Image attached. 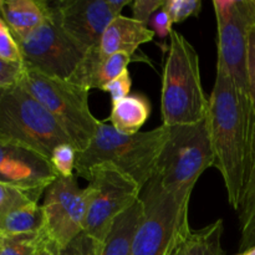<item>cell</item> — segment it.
Instances as JSON below:
<instances>
[{
  "mask_svg": "<svg viewBox=\"0 0 255 255\" xmlns=\"http://www.w3.org/2000/svg\"><path fill=\"white\" fill-rule=\"evenodd\" d=\"M207 120L214 167L223 177L229 204L238 211L255 147V116L246 111L231 76L218 62Z\"/></svg>",
  "mask_w": 255,
  "mask_h": 255,
  "instance_id": "cell-1",
  "label": "cell"
},
{
  "mask_svg": "<svg viewBox=\"0 0 255 255\" xmlns=\"http://www.w3.org/2000/svg\"><path fill=\"white\" fill-rule=\"evenodd\" d=\"M169 136L167 126L136 134L120 133L111 124L101 122L85 151L77 152L75 171L89 178L90 171L102 163H111L131 177L142 189L156 173L158 157Z\"/></svg>",
  "mask_w": 255,
  "mask_h": 255,
  "instance_id": "cell-2",
  "label": "cell"
},
{
  "mask_svg": "<svg viewBox=\"0 0 255 255\" xmlns=\"http://www.w3.org/2000/svg\"><path fill=\"white\" fill-rule=\"evenodd\" d=\"M208 107L198 54L181 32L173 30L162 76V125L172 127L198 124L207 119Z\"/></svg>",
  "mask_w": 255,
  "mask_h": 255,
  "instance_id": "cell-3",
  "label": "cell"
},
{
  "mask_svg": "<svg viewBox=\"0 0 255 255\" xmlns=\"http://www.w3.org/2000/svg\"><path fill=\"white\" fill-rule=\"evenodd\" d=\"M191 194L167 191L153 177L141 191L144 217L134 233L128 255H171L191 231Z\"/></svg>",
  "mask_w": 255,
  "mask_h": 255,
  "instance_id": "cell-4",
  "label": "cell"
},
{
  "mask_svg": "<svg viewBox=\"0 0 255 255\" xmlns=\"http://www.w3.org/2000/svg\"><path fill=\"white\" fill-rule=\"evenodd\" d=\"M17 84L56 120L77 152L89 147L102 122L90 110L89 90L25 66Z\"/></svg>",
  "mask_w": 255,
  "mask_h": 255,
  "instance_id": "cell-5",
  "label": "cell"
},
{
  "mask_svg": "<svg viewBox=\"0 0 255 255\" xmlns=\"http://www.w3.org/2000/svg\"><path fill=\"white\" fill-rule=\"evenodd\" d=\"M169 136L158 157L154 178L167 191L192 193L199 177L214 167L208 120L168 127Z\"/></svg>",
  "mask_w": 255,
  "mask_h": 255,
  "instance_id": "cell-6",
  "label": "cell"
},
{
  "mask_svg": "<svg viewBox=\"0 0 255 255\" xmlns=\"http://www.w3.org/2000/svg\"><path fill=\"white\" fill-rule=\"evenodd\" d=\"M0 134L25 144L49 161L57 146L72 143L49 111L19 84L0 94Z\"/></svg>",
  "mask_w": 255,
  "mask_h": 255,
  "instance_id": "cell-7",
  "label": "cell"
},
{
  "mask_svg": "<svg viewBox=\"0 0 255 255\" xmlns=\"http://www.w3.org/2000/svg\"><path fill=\"white\" fill-rule=\"evenodd\" d=\"M87 181L84 232L104 243L116 219L138 201L141 188L131 177L111 163L94 167Z\"/></svg>",
  "mask_w": 255,
  "mask_h": 255,
  "instance_id": "cell-8",
  "label": "cell"
},
{
  "mask_svg": "<svg viewBox=\"0 0 255 255\" xmlns=\"http://www.w3.org/2000/svg\"><path fill=\"white\" fill-rule=\"evenodd\" d=\"M218 29V64L226 69L242 105L254 115L247 75L248 29L255 17V0H214Z\"/></svg>",
  "mask_w": 255,
  "mask_h": 255,
  "instance_id": "cell-9",
  "label": "cell"
},
{
  "mask_svg": "<svg viewBox=\"0 0 255 255\" xmlns=\"http://www.w3.org/2000/svg\"><path fill=\"white\" fill-rule=\"evenodd\" d=\"M15 40L22 66L60 80H70L87 51L62 30L52 15L39 27Z\"/></svg>",
  "mask_w": 255,
  "mask_h": 255,
  "instance_id": "cell-10",
  "label": "cell"
},
{
  "mask_svg": "<svg viewBox=\"0 0 255 255\" xmlns=\"http://www.w3.org/2000/svg\"><path fill=\"white\" fill-rule=\"evenodd\" d=\"M44 233L50 249L57 253L84 232L87 196L76 177H59L46 188L44 203Z\"/></svg>",
  "mask_w": 255,
  "mask_h": 255,
  "instance_id": "cell-11",
  "label": "cell"
},
{
  "mask_svg": "<svg viewBox=\"0 0 255 255\" xmlns=\"http://www.w3.org/2000/svg\"><path fill=\"white\" fill-rule=\"evenodd\" d=\"M131 0H64L49 2L52 17L84 49L97 47L105 30Z\"/></svg>",
  "mask_w": 255,
  "mask_h": 255,
  "instance_id": "cell-12",
  "label": "cell"
},
{
  "mask_svg": "<svg viewBox=\"0 0 255 255\" xmlns=\"http://www.w3.org/2000/svg\"><path fill=\"white\" fill-rule=\"evenodd\" d=\"M57 178L46 157L0 134V183L20 189L39 202L41 194Z\"/></svg>",
  "mask_w": 255,
  "mask_h": 255,
  "instance_id": "cell-13",
  "label": "cell"
},
{
  "mask_svg": "<svg viewBox=\"0 0 255 255\" xmlns=\"http://www.w3.org/2000/svg\"><path fill=\"white\" fill-rule=\"evenodd\" d=\"M153 37L154 32L147 25L133 17L120 15L105 30L99 49L104 59L117 52L137 56L136 50L141 45L151 42Z\"/></svg>",
  "mask_w": 255,
  "mask_h": 255,
  "instance_id": "cell-14",
  "label": "cell"
},
{
  "mask_svg": "<svg viewBox=\"0 0 255 255\" xmlns=\"http://www.w3.org/2000/svg\"><path fill=\"white\" fill-rule=\"evenodd\" d=\"M0 15L14 37H20L44 24L51 11L44 0H0Z\"/></svg>",
  "mask_w": 255,
  "mask_h": 255,
  "instance_id": "cell-15",
  "label": "cell"
},
{
  "mask_svg": "<svg viewBox=\"0 0 255 255\" xmlns=\"http://www.w3.org/2000/svg\"><path fill=\"white\" fill-rule=\"evenodd\" d=\"M151 115V102L142 94H129L120 101L112 102L110 122L124 134H136L141 132Z\"/></svg>",
  "mask_w": 255,
  "mask_h": 255,
  "instance_id": "cell-16",
  "label": "cell"
},
{
  "mask_svg": "<svg viewBox=\"0 0 255 255\" xmlns=\"http://www.w3.org/2000/svg\"><path fill=\"white\" fill-rule=\"evenodd\" d=\"M144 206L141 198L116 219L100 255H128L132 241L139 224L143 221Z\"/></svg>",
  "mask_w": 255,
  "mask_h": 255,
  "instance_id": "cell-17",
  "label": "cell"
},
{
  "mask_svg": "<svg viewBox=\"0 0 255 255\" xmlns=\"http://www.w3.org/2000/svg\"><path fill=\"white\" fill-rule=\"evenodd\" d=\"M44 223L41 206L32 202L0 216V238L41 233Z\"/></svg>",
  "mask_w": 255,
  "mask_h": 255,
  "instance_id": "cell-18",
  "label": "cell"
},
{
  "mask_svg": "<svg viewBox=\"0 0 255 255\" xmlns=\"http://www.w3.org/2000/svg\"><path fill=\"white\" fill-rule=\"evenodd\" d=\"M224 224L222 219L198 231H189L178 247L177 255H223L222 236Z\"/></svg>",
  "mask_w": 255,
  "mask_h": 255,
  "instance_id": "cell-19",
  "label": "cell"
},
{
  "mask_svg": "<svg viewBox=\"0 0 255 255\" xmlns=\"http://www.w3.org/2000/svg\"><path fill=\"white\" fill-rule=\"evenodd\" d=\"M237 212L239 214V227H241L239 249L242 253L255 247V147L252 156L248 178Z\"/></svg>",
  "mask_w": 255,
  "mask_h": 255,
  "instance_id": "cell-20",
  "label": "cell"
},
{
  "mask_svg": "<svg viewBox=\"0 0 255 255\" xmlns=\"http://www.w3.org/2000/svg\"><path fill=\"white\" fill-rule=\"evenodd\" d=\"M0 239L2 243L1 255H39L45 248H50L44 231L41 233Z\"/></svg>",
  "mask_w": 255,
  "mask_h": 255,
  "instance_id": "cell-21",
  "label": "cell"
},
{
  "mask_svg": "<svg viewBox=\"0 0 255 255\" xmlns=\"http://www.w3.org/2000/svg\"><path fill=\"white\" fill-rule=\"evenodd\" d=\"M134 60H139V57L125 54V52H117V54H114L102 60L99 72H97L96 89L102 91V89L110 81L116 79L125 70H127V66H128L129 62L134 61Z\"/></svg>",
  "mask_w": 255,
  "mask_h": 255,
  "instance_id": "cell-22",
  "label": "cell"
},
{
  "mask_svg": "<svg viewBox=\"0 0 255 255\" xmlns=\"http://www.w3.org/2000/svg\"><path fill=\"white\" fill-rule=\"evenodd\" d=\"M76 154L77 149L72 143H62L54 149L50 162L57 176L62 178H69L74 176Z\"/></svg>",
  "mask_w": 255,
  "mask_h": 255,
  "instance_id": "cell-23",
  "label": "cell"
},
{
  "mask_svg": "<svg viewBox=\"0 0 255 255\" xmlns=\"http://www.w3.org/2000/svg\"><path fill=\"white\" fill-rule=\"evenodd\" d=\"M0 60L9 64L22 65V56L19 45L1 15H0Z\"/></svg>",
  "mask_w": 255,
  "mask_h": 255,
  "instance_id": "cell-24",
  "label": "cell"
},
{
  "mask_svg": "<svg viewBox=\"0 0 255 255\" xmlns=\"http://www.w3.org/2000/svg\"><path fill=\"white\" fill-rule=\"evenodd\" d=\"M162 9L171 16L173 24H179L188 17L198 16L202 10L201 0H164Z\"/></svg>",
  "mask_w": 255,
  "mask_h": 255,
  "instance_id": "cell-25",
  "label": "cell"
},
{
  "mask_svg": "<svg viewBox=\"0 0 255 255\" xmlns=\"http://www.w3.org/2000/svg\"><path fill=\"white\" fill-rule=\"evenodd\" d=\"M102 244L82 232L55 255H100Z\"/></svg>",
  "mask_w": 255,
  "mask_h": 255,
  "instance_id": "cell-26",
  "label": "cell"
},
{
  "mask_svg": "<svg viewBox=\"0 0 255 255\" xmlns=\"http://www.w3.org/2000/svg\"><path fill=\"white\" fill-rule=\"evenodd\" d=\"M32 202H35L34 199L30 198L25 192L0 183V216Z\"/></svg>",
  "mask_w": 255,
  "mask_h": 255,
  "instance_id": "cell-27",
  "label": "cell"
},
{
  "mask_svg": "<svg viewBox=\"0 0 255 255\" xmlns=\"http://www.w3.org/2000/svg\"><path fill=\"white\" fill-rule=\"evenodd\" d=\"M247 75L252 106L255 116V17L248 29V50H247Z\"/></svg>",
  "mask_w": 255,
  "mask_h": 255,
  "instance_id": "cell-28",
  "label": "cell"
},
{
  "mask_svg": "<svg viewBox=\"0 0 255 255\" xmlns=\"http://www.w3.org/2000/svg\"><path fill=\"white\" fill-rule=\"evenodd\" d=\"M164 0H134L132 2L133 19L148 26L152 16L163 7Z\"/></svg>",
  "mask_w": 255,
  "mask_h": 255,
  "instance_id": "cell-29",
  "label": "cell"
},
{
  "mask_svg": "<svg viewBox=\"0 0 255 255\" xmlns=\"http://www.w3.org/2000/svg\"><path fill=\"white\" fill-rule=\"evenodd\" d=\"M132 87V79L128 69L125 70L121 75L110 81L106 86L102 89V91L109 92L111 95V101L116 102L125 99L129 95Z\"/></svg>",
  "mask_w": 255,
  "mask_h": 255,
  "instance_id": "cell-30",
  "label": "cell"
},
{
  "mask_svg": "<svg viewBox=\"0 0 255 255\" xmlns=\"http://www.w3.org/2000/svg\"><path fill=\"white\" fill-rule=\"evenodd\" d=\"M172 25H173V21L168 12L164 9H161L152 16L148 27L154 32V35H158L159 39L163 40L167 36H171L172 31H173Z\"/></svg>",
  "mask_w": 255,
  "mask_h": 255,
  "instance_id": "cell-31",
  "label": "cell"
},
{
  "mask_svg": "<svg viewBox=\"0 0 255 255\" xmlns=\"http://www.w3.org/2000/svg\"><path fill=\"white\" fill-rule=\"evenodd\" d=\"M22 72V65L9 64L0 60V89L17 85Z\"/></svg>",
  "mask_w": 255,
  "mask_h": 255,
  "instance_id": "cell-32",
  "label": "cell"
},
{
  "mask_svg": "<svg viewBox=\"0 0 255 255\" xmlns=\"http://www.w3.org/2000/svg\"><path fill=\"white\" fill-rule=\"evenodd\" d=\"M56 253H55L54 251H52V249H50V248H45L44 251H41L40 252V254L39 255H55Z\"/></svg>",
  "mask_w": 255,
  "mask_h": 255,
  "instance_id": "cell-33",
  "label": "cell"
},
{
  "mask_svg": "<svg viewBox=\"0 0 255 255\" xmlns=\"http://www.w3.org/2000/svg\"><path fill=\"white\" fill-rule=\"evenodd\" d=\"M238 255H255V247H254V248L249 249V251L242 252V253H239Z\"/></svg>",
  "mask_w": 255,
  "mask_h": 255,
  "instance_id": "cell-34",
  "label": "cell"
},
{
  "mask_svg": "<svg viewBox=\"0 0 255 255\" xmlns=\"http://www.w3.org/2000/svg\"><path fill=\"white\" fill-rule=\"evenodd\" d=\"M179 244H181V243H179ZM179 244H178V247H179ZM178 247H177V248H176V249H174V251H173V252H172V253H171V255H177V253H178Z\"/></svg>",
  "mask_w": 255,
  "mask_h": 255,
  "instance_id": "cell-35",
  "label": "cell"
},
{
  "mask_svg": "<svg viewBox=\"0 0 255 255\" xmlns=\"http://www.w3.org/2000/svg\"><path fill=\"white\" fill-rule=\"evenodd\" d=\"M1 248H2V243H1V239H0V255H1Z\"/></svg>",
  "mask_w": 255,
  "mask_h": 255,
  "instance_id": "cell-36",
  "label": "cell"
},
{
  "mask_svg": "<svg viewBox=\"0 0 255 255\" xmlns=\"http://www.w3.org/2000/svg\"><path fill=\"white\" fill-rule=\"evenodd\" d=\"M2 90H4V89H0V94H1V92H2Z\"/></svg>",
  "mask_w": 255,
  "mask_h": 255,
  "instance_id": "cell-37",
  "label": "cell"
}]
</instances>
